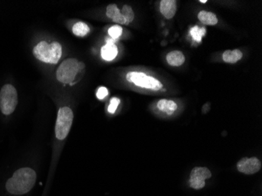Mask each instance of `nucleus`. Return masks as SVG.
I'll return each instance as SVG.
<instances>
[{
  "label": "nucleus",
  "instance_id": "nucleus-13",
  "mask_svg": "<svg viewBox=\"0 0 262 196\" xmlns=\"http://www.w3.org/2000/svg\"><path fill=\"white\" fill-rule=\"evenodd\" d=\"M198 18L205 26H215L219 22L215 14L211 12L205 11V10H203L199 13Z\"/></svg>",
  "mask_w": 262,
  "mask_h": 196
},
{
  "label": "nucleus",
  "instance_id": "nucleus-15",
  "mask_svg": "<svg viewBox=\"0 0 262 196\" xmlns=\"http://www.w3.org/2000/svg\"><path fill=\"white\" fill-rule=\"evenodd\" d=\"M223 60L225 62L229 64H235L238 62L243 57V53L239 50H233V51H226L224 52Z\"/></svg>",
  "mask_w": 262,
  "mask_h": 196
},
{
  "label": "nucleus",
  "instance_id": "nucleus-21",
  "mask_svg": "<svg viewBox=\"0 0 262 196\" xmlns=\"http://www.w3.org/2000/svg\"><path fill=\"white\" fill-rule=\"evenodd\" d=\"M108 91L107 88H100L98 89V92H97V97L100 100L104 99V97L108 95Z\"/></svg>",
  "mask_w": 262,
  "mask_h": 196
},
{
  "label": "nucleus",
  "instance_id": "nucleus-6",
  "mask_svg": "<svg viewBox=\"0 0 262 196\" xmlns=\"http://www.w3.org/2000/svg\"><path fill=\"white\" fill-rule=\"evenodd\" d=\"M126 79L129 82H134L140 88L146 89L159 91L163 88L161 82L158 79H155L151 76H148L143 72H131L126 76Z\"/></svg>",
  "mask_w": 262,
  "mask_h": 196
},
{
  "label": "nucleus",
  "instance_id": "nucleus-22",
  "mask_svg": "<svg viewBox=\"0 0 262 196\" xmlns=\"http://www.w3.org/2000/svg\"><path fill=\"white\" fill-rule=\"evenodd\" d=\"M200 2L202 4H206V3H207V0H200Z\"/></svg>",
  "mask_w": 262,
  "mask_h": 196
},
{
  "label": "nucleus",
  "instance_id": "nucleus-5",
  "mask_svg": "<svg viewBox=\"0 0 262 196\" xmlns=\"http://www.w3.org/2000/svg\"><path fill=\"white\" fill-rule=\"evenodd\" d=\"M18 103V97L15 88L10 84L4 85L0 91V110L5 116L14 113Z\"/></svg>",
  "mask_w": 262,
  "mask_h": 196
},
{
  "label": "nucleus",
  "instance_id": "nucleus-10",
  "mask_svg": "<svg viewBox=\"0 0 262 196\" xmlns=\"http://www.w3.org/2000/svg\"><path fill=\"white\" fill-rule=\"evenodd\" d=\"M106 14H107L108 17H110V19H112L116 23L127 26L126 20L122 15L121 11L115 4H111V5L107 7V9H106Z\"/></svg>",
  "mask_w": 262,
  "mask_h": 196
},
{
  "label": "nucleus",
  "instance_id": "nucleus-16",
  "mask_svg": "<svg viewBox=\"0 0 262 196\" xmlns=\"http://www.w3.org/2000/svg\"><path fill=\"white\" fill-rule=\"evenodd\" d=\"M73 32L74 35H77L79 37H83L89 33L90 28L88 27L86 24L83 23V22H77L73 26Z\"/></svg>",
  "mask_w": 262,
  "mask_h": 196
},
{
  "label": "nucleus",
  "instance_id": "nucleus-1",
  "mask_svg": "<svg viewBox=\"0 0 262 196\" xmlns=\"http://www.w3.org/2000/svg\"><path fill=\"white\" fill-rule=\"evenodd\" d=\"M37 179L36 172L30 167H23L14 172L6 183L7 192L14 195H23L32 191Z\"/></svg>",
  "mask_w": 262,
  "mask_h": 196
},
{
  "label": "nucleus",
  "instance_id": "nucleus-14",
  "mask_svg": "<svg viewBox=\"0 0 262 196\" xmlns=\"http://www.w3.org/2000/svg\"><path fill=\"white\" fill-rule=\"evenodd\" d=\"M157 107L167 115H172L178 108V104L173 101L162 99L157 103Z\"/></svg>",
  "mask_w": 262,
  "mask_h": 196
},
{
  "label": "nucleus",
  "instance_id": "nucleus-20",
  "mask_svg": "<svg viewBox=\"0 0 262 196\" xmlns=\"http://www.w3.org/2000/svg\"><path fill=\"white\" fill-rule=\"evenodd\" d=\"M120 103V100L117 98V97H113V98H112L111 101H110V106H108V113L114 114Z\"/></svg>",
  "mask_w": 262,
  "mask_h": 196
},
{
  "label": "nucleus",
  "instance_id": "nucleus-8",
  "mask_svg": "<svg viewBox=\"0 0 262 196\" xmlns=\"http://www.w3.org/2000/svg\"><path fill=\"white\" fill-rule=\"evenodd\" d=\"M261 168V163L257 158H244L237 163V169L241 173L251 175L257 173Z\"/></svg>",
  "mask_w": 262,
  "mask_h": 196
},
{
  "label": "nucleus",
  "instance_id": "nucleus-17",
  "mask_svg": "<svg viewBox=\"0 0 262 196\" xmlns=\"http://www.w3.org/2000/svg\"><path fill=\"white\" fill-rule=\"evenodd\" d=\"M121 14L126 20V25H129L135 19V13H134L133 9L131 8L129 6H123L121 10Z\"/></svg>",
  "mask_w": 262,
  "mask_h": 196
},
{
  "label": "nucleus",
  "instance_id": "nucleus-2",
  "mask_svg": "<svg viewBox=\"0 0 262 196\" xmlns=\"http://www.w3.org/2000/svg\"><path fill=\"white\" fill-rule=\"evenodd\" d=\"M33 54L38 60L49 64H57L62 54L61 46L57 42L48 44L42 41L35 46Z\"/></svg>",
  "mask_w": 262,
  "mask_h": 196
},
{
  "label": "nucleus",
  "instance_id": "nucleus-9",
  "mask_svg": "<svg viewBox=\"0 0 262 196\" xmlns=\"http://www.w3.org/2000/svg\"><path fill=\"white\" fill-rule=\"evenodd\" d=\"M160 12L165 18L171 19L177 12V2L174 0H162L160 2Z\"/></svg>",
  "mask_w": 262,
  "mask_h": 196
},
{
  "label": "nucleus",
  "instance_id": "nucleus-19",
  "mask_svg": "<svg viewBox=\"0 0 262 196\" xmlns=\"http://www.w3.org/2000/svg\"><path fill=\"white\" fill-rule=\"evenodd\" d=\"M108 33L113 39H116L123 33V29L120 26H113L108 30Z\"/></svg>",
  "mask_w": 262,
  "mask_h": 196
},
{
  "label": "nucleus",
  "instance_id": "nucleus-7",
  "mask_svg": "<svg viewBox=\"0 0 262 196\" xmlns=\"http://www.w3.org/2000/svg\"><path fill=\"white\" fill-rule=\"evenodd\" d=\"M210 169L207 167H195L190 175L189 185L194 189H201L204 188L205 181L211 178Z\"/></svg>",
  "mask_w": 262,
  "mask_h": 196
},
{
  "label": "nucleus",
  "instance_id": "nucleus-3",
  "mask_svg": "<svg viewBox=\"0 0 262 196\" xmlns=\"http://www.w3.org/2000/svg\"><path fill=\"white\" fill-rule=\"evenodd\" d=\"M84 69V64L79 62L76 59H67L61 63L56 72L57 80L62 83H74L79 73L83 72Z\"/></svg>",
  "mask_w": 262,
  "mask_h": 196
},
{
  "label": "nucleus",
  "instance_id": "nucleus-12",
  "mask_svg": "<svg viewBox=\"0 0 262 196\" xmlns=\"http://www.w3.org/2000/svg\"><path fill=\"white\" fill-rule=\"evenodd\" d=\"M166 60L170 66L178 67L185 63V57L181 51H175L167 54Z\"/></svg>",
  "mask_w": 262,
  "mask_h": 196
},
{
  "label": "nucleus",
  "instance_id": "nucleus-11",
  "mask_svg": "<svg viewBox=\"0 0 262 196\" xmlns=\"http://www.w3.org/2000/svg\"><path fill=\"white\" fill-rule=\"evenodd\" d=\"M118 50L113 41L108 39L107 44L101 49V57L105 60H112L117 56Z\"/></svg>",
  "mask_w": 262,
  "mask_h": 196
},
{
  "label": "nucleus",
  "instance_id": "nucleus-4",
  "mask_svg": "<svg viewBox=\"0 0 262 196\" xmlns=\"http://www.w3.org/2000/svg\"><path fill=\"white\" fill-rule=\"evenodd\" d=\"M73 110L69 107H62L59 109L57 113V120L55 124V137L58 141H64L73 125Z\"/></svg>",
  "mask_w": 262,
  "mask_h": 196
},
{
  "label": "nucleus",
  "instance_id": "nucleus-18",
  "mask_svg": "<svg viewBox=\"0 0 262 196\" xmlns=\"http://www.w3.org/2000/svg\"><path fill=\"white\" fill-rule=\"evenodd\" d=\"M190 33H191V35L193 37L194 40L200 42L202 36L205 35L206 30L204 29H199V27L195 26V27H193L191 29Z\"/></svg>",
  "mask_w": 262,
  "mask_h": 196
}]
</instances>
